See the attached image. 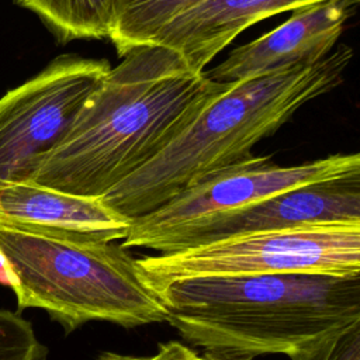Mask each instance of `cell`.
<instances>
[{
    "instance_id": "obj_8",
    "label": "cell",
    "mask_w": 360,
    "mask_h": 360,
    "mask_svg": "<svg viewBox=\"0 0 360 360\" xmlns=\"http://www.w3.org/2000/svg\"><path fill=\"white\" fill-rule=\"evenodd\" d=\"M357 3L326 0L298 8L277 28L235 48L205 75L217 83H238L312 65L336 48Z\"/></svg>"
},
{
    "instance_id": "obj_11",
    "label": "cell",
    "mask_w": 360,
    "mask_h": 360,
    "mask_svg": "<svg viewBox=\"0 0 360 360\" xmlns=\"http://www.w3.org/2000/svg\"><path fill=\"white\" fill-rule=\"evenodd\" d=\"M0 224L27 225L96 242L124 240L131 226L129 219L108 208L101 198L34 183L0 184Z\"/></svg>"
},
{
    "instance_id": "obj_7",
    "label": "cell",
    "mask_w": 360,
    "mask_h": 360,
    "mask_svg": "<svg viewBox=\"0 0 360 360\" xmlns=\"http://www.w3.org/2000/svg\"><path fill=\"white\" fill-rule=\"evenodd\" d=\"M110 69L105 59L60 55L0 98V184L31 180Z\"/></svg>"
},
{
    "instance_id": "obj_13",
    "label": "cell",
    "mask_w": 360,
    "mask_h": 360,
    "mask_svg": "<svg viewBox=\"0 0 360 360\" xmlns=\"http://www.w3.org/2000/svg\"><path fill=\"white\" fill-rule=\"evenodd\" d=\"M204 0H115L108 39L118 56L148 45L179 14Z\"/></svg>"
},
{
    "instance_id": "obj_18",
    "label": "cell",
    "mask_w": 360,
    "mask_h": 360,
    "mask_svg": "<svg viewBox=\"0 0 360 360\" xmlns=\"http://www.w3.org/2000/svg\"><path fill=\"white\" fill-rule=\"evenodd\" d=\"M198 360H232V359H224V357H218L214 354H208V353H202Z\"/></svg>"
},
{
    "instance_id": "obj_6",
    "label": "cell",
    "mask_w": 360,
    "mask_h": 360,
    "mask_svg": "<svg viewBox=\"0 0 360 360\" xmlns=\"http://www.w3.org/2000/svg\"><path fill=\"white\" fill-rule=\"evenodd\" d=\"M360 172L359 153L280 166L270 155L252 156L194 180L156 210L131 221L121 246L173 253L197 229L277 193Z\"/></svg>"
},
{
    "instance_id": "obj_16",
    "label": "cell",
    "mask_w": 360,
    "mask_h": 360,
    "mask_svg": "<svg viewBox=\"0 0 360 360\" xmlns=\"http://www.w3.org/2000/svg\"><path fill=\"white\" fill-rule=\"evenodd\" d=\"M198 357L200 354L190 346L179 340H170L160 343L158 352L150 356H132L115 352H103L96 360H198Z\"/></svg>"
},
{
    "instance_id": "obj_1",
    "label": "cell",
    "mask_w": 360,
    "mask_h": 360,
    "mask_svg": "<svg viewBox=\"0 0 360 360\" xmlns=\"http://www.w3.org/2000/svg\"><path fill=\"white\" fill-rule=\"evenodd\" d=\"M229 84L165 46L135 48L110 69L28 183L101 198L160 155Z\"/></svg>"
},
{
    "instance_id": "obj_10",
    "label": "cell",
    "mask_w": 360,
    "mask_h": 360,
    "mask_svg": "<svg viewBox=\"0 0 360 360\" xmlns=\"http://www.w3.org/2000/svg\"><path fill=\"white\" fill-rule=\"evenodd\" d=\"M321 1L326 0H204L166 24L150 44L176 52L190 69L204 72L228 44L255 22Z\"/></svg>"
},
{
    "instance_id": "obj_5",
    "label": "cell",
    "mask_w": 360,
    "mask_h": 360,
    "mask_svg": "<svg viewBox=\"0 0 360 360\" xmlns=\"http://www.w3.org/2000/svg\"><path fill=\"white\" fill-rule=\"evenodd\" d=\"M141 276L158 294L197 277L284 273L349 276L360 273V224L309 225L231 236L180 252L136 259Z\"/></svg>"
},
{
    "instance_id": "obj_17",
    "label": "cell",
    "mask_w": 360,
    "mask_h": 360,
    "mask_svg": "<svg viewBox=\"0 0 360 360\" xmlns=\"http://www.w3.org/2000/svg\"><path fill=\"white\" fill-rule=\"evenodd\" d=\"M0 284L11 287V276H10V269L4 257L0 255Z\"/></svg>"
},
{
    "instance_id": "obj_14",
    "label": "cell",
    "mask_w": 360,
    "mask_h": 360,
    "mask_svg": "<svg viewBox=\"0 0 360 360\" xmlns=\"http://www.w3.org/2000/svg\"><path fill=\"white\" fill-rule=\"evenodd\" d=\"M46 354L31 322L17 312L0 309V360H45Z\"/></svg>"
},
{
    "instance_id": "obj_12",
    "label": "cell",
    "mask_w": 360,
    "mask_h": 360,
    "mask_svg": "<svg viewBox=\"0 0 360 360\" xmlns=\"http://www.w3.org/2000/svg\"><path fill=\"white\" fill-rule=\"evenodd\" d=\"M35 13L62 42L108 38L115 0H14Z\"/></svg>"
},
{
    "instance_id": "obj_3",
    "label": "cell",
    "mask_w": 360,
    "mask_h": 360,
    "mask_svg": "<svg viewBox=\"0 0 360 360\" xmlns=\"http://www.w3.org/2000/svg\"><path fill=\"white\" fill-rule=\"evenodd\" d=\"M352 58V48L340 45L312 65L231 83L160 155L101 201L132 221L207 173L252 158L256 143L336 89Z\"/></svg>"
},
{
    "instance_id": "obj_4",
    "label": "cell",
    "mask_w": 360,
    "mask_h": 360,
    "mask_svg": "<svg viewBox=\"0 0 360 360\" xmlns=\"http://www.w3.org/2000/svg\"><path fill=\"white\" fill-rule=\"evenodd\" d=\"M18 311L44 309L66 333L91 321L136 328L166 321L160 297L121 243L0 224Z\"/></svg>"
},
{
    "instance_id": "obj_2",
    "label": "cell",
    "mask_w": 360,
    "mask_h": 360,
    "mask_svg": "<svg viewBox=\"0 0 360 360\" xmlns=\"http://www.w3.org/2000/svg\"><path fill=\"white\" fill-rule=\"evenodd\" d=\"M158 295L183 340L232 360L288 356L360 323V273L197 277Z\"/></svg>"
},
{
    "instance_id": "obj_9",
    "label": "cell",
    "mask_w": 360,
    "mask_h": 360,
    "mask_svg": "<svg viewBox=\"0 0 360 360\" xmlns=\"http://www.w3.org/2000/svg\"><path fill=\"white\" fill-rule=\"evenodd\" d=\"M333 224H360V172L307 183L228 214L188 235L176 252L245 233Z\"/></svg>"
},
{
    "instance_id": "obj_15",
    "label": "cell",
    "mask_w": 360,
    "mask_h": 360,
    "mask_svg": "<svg viewBox=\"0 0 360 360\" xmlns=\"http://www.w3.org/2000/svg\"><path fill=\"white\" fill-rule=\"evenodd\" d=\"M290 360H360V323L287 356Z\"/></svg>"
}]
</instances>
